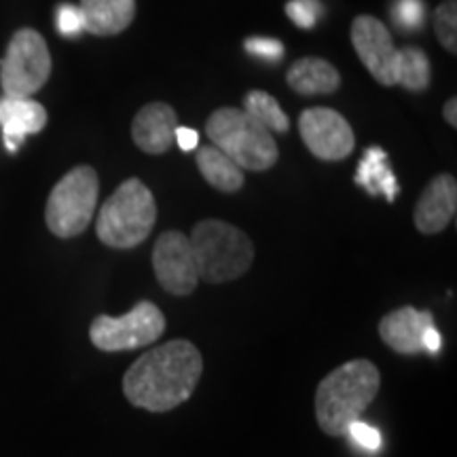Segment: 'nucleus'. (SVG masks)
<instances>
[{
    "instance_id": "16",
    "label": "nucleus",
    "mask_w": 457,
    "mask_h": 457,
    "mask_svg": "<svg viewBox=\"0 0 457 457\" xmlns=\"http://www.w3.org/2000/svg\"><path fill=\"white\" fill-rule=\"evenodd\" d=\"M85 30L96 37H114L136 17V0H81Z\"/></svg>"
},
{
    "instance_id": "8",
    "label": "nucleus",
    "mask_w": 457,
    "mask_h": 457,
    "mask_svg": "<svg viewBox=\"0 0 457 457\" xmlns=\"http://www.w3.org/2000/svg\"><path fill=\"white\" fill-rule=\"evenodd\" d=\"M165 333V316L151 301L136 303L121 318L98 316L89 327V339L102 352H129L151 345Z\"/></svg>"
},
{
    "instance_id": "23",
    "label": "nucleus",
    "mask_w": 457,
    "mask_h": 457,
    "mask_svg": "<svg viewBox=\"0 0 457 457\" xmlns=\"http://www.w3.org/2000/svg\"><path fill=\"white\" fill-rule=\"evenodd\" d=\"M426 7L421 0H396L392 4V21L404 34L417 32L424 26Z\"/></svg>"
},
{
    "instance_id": "30",
    "label": "nucleus",
    "mask_w": 457,
    "mask_h": 457,
    "mask_svg": "<svg viewBox=\"0 0 457 457\" xmlns=\"http://www.w3.org/2000/svg\"><path fill=\"white\" fill-rule=\"evenodd\" d=\"M455 108H457V100L455 98L447 100V104H445V108H443L445 121H447L451 128H457V112H455Z\"/></svg>"
},
{
    "instance_id": "4",
    "label": "nucleus",
    "mask_w": 457,
    "mask_h": 457,
    "mask_svg": "<svg viewBox=\"0 0 457 457\" xmlns=\"http://www.w3.org/2000/svg\"><path fill=\"white\" fill-rule=\"evenodd\" d=\"M155 222L157 204L151 188L138 179H129L102 205L96 233L108 248L129 250L151 236Z\"/></svg>"
},
{
    "instance_id": "3",
    "label": "nucleus",
    "mask_w": 457,
    "mask_h": 457,
    "mask_svg": "<svg viewBox=\"0 0 457 457\" xmlns=\"http://www.w3.org/2000/svg\"><path fill=\"white\" fill-rule=\"evenodd\" d=\"M188 239L197 276L205 284L233 282L253 267L254 245L236 225L216 219L199 220Z\"/></svg>"
},
{
    "instance_id": "17",
    "label": "nucleus",
    "mask_w": 457,
    "mask_h": 457,
    "mask_svg": "<svg viewBox=\"0 0 457 457\" xmlns=\"http://www.w3.org/2000/svg\"><path fill=\"white\" fill-rule=\"evenodd\" d=\"M286 81L301 96H328L339 89L341 74L322 57H303L290 66Z\"/></svg>"
},
{
    "instance_id": "24",
    "label": "nucleus",
    "mask_w": 457,
    "mask_h": 457,
    "mask_svg": "<svg viewBox=\"0 0 457 457\" xmlns=\"http://www.w3.org/2000/svg\"><path fill=\"white\" fill-rule=\"evenodd\" d=\"M286 15L303 30H312L318 24V17L322 15V4L318 0H290L286 4Z\"/></svg>"
},
{
    "instance_id": "5",
    "label": "nucleus",
    "mask_w": 457,
    "mask_h": 457,
    "mask_svg": "<svg viewBox=\"0 0 457 457\" xmlns=\"http://www.w3.org/2000/svg\"><path fill=\"white\" fill-rule=\"evenodd\" d=\"M212 146L231 159L239 170L267 171L278 162V145L271 131L239 108H219L205 123Z\"/></svg>"
},
{
    "instance_id": "12",
    "label": "nucleus",
    "mask_w": 457,
    "mask_h": 457,
    "mask_svg": "<svg viewBox=\"0 0 457 457\" xmlns=\"http://www.w3.org/2000/svg\"><path fill=\"white\" fill-rule=\"evenodd\" d=\"M457 212V182L453 176L438 174L424 188L420 202L415 205L413 220L417 231L424 236H434L449 227Z\"/></svg>"
},
{
    "instance_id": "27",
    "label": "nucleus",
    "mask_w": 457,
    "mask_h": 457,
    "mask_svg": "<svg viewBox=\"0 0 457 457\" xmlns=\"http://www.w3.org/2000/svg\"><path fill=\"white\" fill-rule=\"evenodd\" d=\"M347 436H352V441H356L360 447L377 451L381 447V434L375 430L373 426L364 424V421L356 420L353 424L347 428Z\"/></svg>"
},
{
    "instance_id": "26",
    "label": "nucleus",
    "mask_w": 457,
    "mask_h": 457,
    "mask_svg": "<svg viewBox=\"0 0 457 457\" xmlns=\"http://www.w3.org/2000/svg\"><path fill=\"white\" fill-rule=\"evenodd\" d=\"M57 30H60L64 37H77L85 30L81 9L74 7V4H62L57 9Z\"/></svg>"
},
{
    "instance_id": "2",
    "label": "nucleus",
    "mask_w": 457,
    "mask_h": 457,
    "mask_svg": "<svg viewBox=\"0 0 457 457\" xmlns=\"http://www.w3.org/2000/svg\"><path fill=\"white\" fill-rule=\"evenodd\" d=\"M381 390V373L367 358L341 364L320 381L316 420L328 436H347V428L360 420Z\"/></svg>"
},
{
    "instance_id": "6",
    "label": "nucleus",
    "mask_w": 457,
    "mask_h": 457,
    "mask_svg": "<svg viewBox=\"0 0 457 457\" xmlns=\"http://www.w3.org/2000/svg\"><path fill=\"white\" fill-rule=\"evenodd\" d=\"M100 180L94 168L77 165L51 191L45 208V220L55 237L81 236L94 219Z\"/></svg>"
},
{
    "instance_id": "10",
    "label": "nucleus",
    "mask_w": 457,
    "mask_h": 457,
    "mask_svg": "<svg viewBox=\"0 0 457 457\" xmlns=\"http://www.w3.org/2000/svg\"><path fill=\"white\" fill-rule=\"evenodd\" d=\"M153 270L165 293L188 296L195 293L199 276L191 239L180 231H165L153 248Z\"/></svg>"
},
{
    "instance_id": "28",
    "label": "nucleus",
    "mask_w": 457,
    "mask_h": 457,
    "mask_svg": "<svg viewBox=\"0 0 457 457\" xmlns=\"http://www.w3.org/2000/svg\"><path fill=\"white\" fill-rule=\"evenodd\" d=\"M174 142H179V146L182 151L188 153V151H195L197 145H199V134L195 129L191 128H176L174 131Z\"/></svg>"
},
{
    "instance_id": "20",
    "label": "nucleus",
    "mask_w": 457,
    "mask_h": 457,
    "mask_svg": "<svg viewBox=\"0 0 457 457\" xmlns=\"http://www.w3.org/2000/svg\"><path fill=\"white\" fill-rule=\"evenodd\" d=\"M432 66L426 51L420 47H403L396 51L394 62V85H403L409 91H424L430 85Z\"/></svg>"
},
{
    "instance_id": "11",
    "label": "nucleus",
    "mask_w": 457,
    "mask_h": 457,
    "mask_svg": "<svg viewBox=\"0 0 457 457\" xmlns=\"http://www.w3.org/2000/svg\"><path fill=\"white\" fill-rule=\"evenodd\" d=\"M352 43L375 81L392 87L398 49L390 30L373 15H358L352 24Z\"/></svg>"
},
{
    "instance_id": "14",
    "label": "nucleus",
    "mask_w": 457,
    "mask_h": 457,
    "mask_svg": "<svg viewBox=\"0 0 457 457\" xmlns=\"http://www.w3.org/2000/svg\"><path fill=\"white\" fill-rule=\"evenodd\" d=\"M176 128H179V117L174 108L163 102H151L142 106L134 117L131 138L148 155H163L174 146Z\"/></svg>"
},
{
    "instance_id": "29",
    "label": "nucleus",
    "mask_w": 457,
    "mask_h": 457,
    "mask_svg": "<svg viewBox=\"0 0 457 457\" xmlns=\"http://www.w3.org/2000/svg\"><path fill=\"white\" fill-rule=\"evenodd\" d=\"M441 333H438L436 328L430 327L424 333V352L428 353H436L438 350H441Z\"/></svg>"
},
{
    "instance_id": "25",
    "label": "nucleus",
    "mask_w": 457,
    "mask_h": 457,
    "mask_svg": "<svg viewBox=\"0 0 457 457\" xmlns=\"http://www.w3.org/2000/svg\"><path fill=\"white\" fill-rule=\"evenodd\" d=\"M244 49L248 51L250 55L261 57V60L270 62V64L282 62V57H284V45L276 41V38H265V37L245 38Z\"/></svg>"
},
{
    "instance_id": "1",
    "label": "nucleus",
    "mask_w": 457,
    "mask_h": 457,
    "mask_svg": "<svg viewBox=\"0 0 457 457\" xmlns=\"http://www.w3.org/2000/svg\"><path fill=\"white\" fill-rule=\"evenodd\" d=\"M202 373V352L191 341H168L131 364L123 375V396L138 409L168 413L191 398Z\"/></svg>"
},
{
    "instance_id": "13",
    "label": "nucleus",
    "mask_w": 457,
    "mask_h": 457,
    "mask_svg": "<svg viewBox=\"0 0 457 457\" xmlns=\"http://www.w3.org/2000/svg\"><path fill=\"white\" fill-rule=\"evenodd\" d=\"M430 327H434L430 312H420L407 305L381 318L379 337L396 353L417 356L424 352V333Z\"/></svg>"
},
{
    "instance_id": "15",
    "label": "nucleus",
    "mask_w": 457,
    "mask_h": 457,
    "mask_svg": "<svg viewBox=\"0 0 457 457\" xmlns=\"http://www.w3.org/2000/svg\"><path fill=\"white\" fill-rule=\"evenodd\" d=\"M0 125L4 145L15 153L26 136L38 134L47 125V111L34 100L4 96V100H0Z\"/></svg>"
},
{
    "instance_id": "18",
    "label": "nucleus",
    "mask_w": 457,
    "mask_h": 457,
    "mask_svg": "<svg viewBox=\"0 0 457 457\" xmlns=\"http://www.w3.org/2000/svg\"><path fill=\"white\" fill-rule=\"evenodd\" d=\"M356 185L362 187L369 195H386L387 202L396 199L400 191L396 176L387 165V155L384 148L370 146L364 151L356 171Z\"/></svg>"
},
{
    "instance_id": "9",
    "label": "nucleus",
    "mask_w": 457,
    "mask_h": 457,
    "mask_svg": "<svg viewBox=\"0 0 457 457\" xmlns=\"http://www.w3.org/2000/svg\"><path fill=\"white\" fill-rule=\"evenodd\" d=\"M299 131L313 157L322 162H341L356 146L352 125L333 108H307L299 117Z\"/></svg>"
},
{
    "instance_id": "19",
    "label": "nucleus",
    "mask_w": 457,
    "mask_h": 457,
    "mask_svg": "<svg viewBox=\"0 0 457 457\" xmlns=\"http://www.w3.org/2000/svg\"><path fill=\"white\" fill-rule=\"evenodd\" d=\"M197 168L210 187L222 193H237L244 187V170L216 146H202L195 155Z\"/></svg>"
},
{
    "instance_id": "7",
    "label": "nucleus",
    "mask_w": 457,
    "mask_h": 457,
    "mask_svg": "<svg viewBox=\"0 0 457 457\" xmlns=\"http://www.w3.org/2000/svg\"><path fill=\"white\" fill-rule=\"evenodd\" d=\"M51 55L45 38L32 28H21L11 38L0 62V83L7 98H30L49 81Z\"/></svg>"
},
{
    "instance_id": "21",
    "label": "nucleus",
    "mask_w": 457,
    "mask_h": 457,
    "mask_svg": "<svg viewBox=\"0 0 457 457\" xmlns=\"http://www.w3.org/2000/svg\"><path fill=\"white\" fill-rule=\"evenodd\" d=\"M244 111L248 112L250 117H254L267 131H273V134H286V131L290 129L288 114L279 108L278 100L267 94V91H250L244 98Z\"/></svg>"
},
{
    "instance_id": "22",
    "label": "nucleus",
    "mask_w": 457,
    "mask_h": 457,
    "mask_svg": "<svg viewBox=\"0 0 457 457\" xmlns=\"http://www.w3.org/2000/svg\"><path fill=\"white\" fill-rule=\"evenodd\" d=\"M434 30L436 38L449 54L457 51V3L455 0H445L434 11Z\"/></svg>"
}]
</instances>
